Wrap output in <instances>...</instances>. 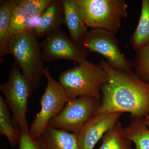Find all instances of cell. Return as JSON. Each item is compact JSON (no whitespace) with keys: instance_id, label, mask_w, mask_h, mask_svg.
Returning a JSON list of instances; mask_svg holds the SVG:
<instances>
[{"instance_id":"cell-19","label":"cell","mask_w":149,"mask_h":149,"mask_svg":"<svg viewBox=\"0 0 149 149\" xmlns=\"http://www.w3.org/2000/svg\"><path fill=\"white\" fill-rule=\"evenodd\" d=\"M10 29L13 35L25 33L33 29V18L16 2L11 18Z\"/></svg>"},{"instance_id":"cell-4","label":"cell","mask_w":149,"mask_h":149,"mask_svg":"<svg viewBox=\"0 0 149 149\" xmlns=\"http://www.w3.org/2000/svg\"><path fill=\"white\" fill-rule=\"evenodd\" d=\"M88 27L102 28L115 34L122 19L127 17L128 8L123 0H74Z\"/></svg>"},{"instance_id":"cell-1","label":"cell","mask_w":149,"mask_h":149,"mask_svg":"<svg viewBox=\"0 0 149 149\" xmlns=\"http://www.w3.org/2000/svg\"><path fill=\"white\" fill-rule=\"evenodd\" d=\"M100 65L106 71L108 81L102 87V103L94 114L130 113L133 118L149 113V83L138 76L114 69L106 61Z\"/></svg>"},{"instance_id":"cell-21","label":"cell","mask_w":149,"mask_h":149,"mask_svg":"<svg viewBox=\"0 0 149 149\" xmlns=\"http://www.w3.org/2000/svg\"><path fill=\"white\" fill-rule=\"evenodd\" d=\"M53 0H15L32 18L40 17Z\"/></svg>"},{"instance_id":"cell-7","label":"cell","mask_w":149,"mask_h":149,"mask_svg":"<svg viewBox=\"0 0 149 149\" xmlns=\"http://www.w3.org/2000/svg\"><path fill=\"white\" fill-rule=\"evenodd\" d=\"M114 34L102 28H92L80 44L88 52L97 53L106 59L108 64L114 69L133 74L134 65L120 52Z\"/></svg>"},{"instance_id":"cell-15","label":"cell","mask_w":149,"mask_h":149,"mask_svg":"<svg viewBox=\"0 0 149 149\" xmlns=\"http://www.w3.org/2000/svg\"><path fill=\"white\" fill-rule=\"evenodd\" d=\"M123 132L125 137L136 145V149H149V129L144 118H132Z\"/></svg>"},{"instance_id":"cell-3","label":"cell","mask_w":149,"mask_h":149,"mask_svg":"<svg viewBox=\"0 0 149 149\" xmlns=\"http://www.w3.org/2000/svg\"><path fill=\"white\" fill-rule=\"evenodd\" d=\"M8 54L12 55L34 91L40 85L44 75L40 44L33 29L22 34L13 35L9 42Z\"/></svg>"},{"instance_id":"cell-13","label":"cell","mask_w":149,"mask_h":149,"mask_svg":"<svg viewBox=\"0 0 149 149\" xmlns=\"http://www.w3.org/2000/svg\"><path fill=\"white\" fill-rule=\"evenodd\" d=\"M64 13V24L69 32L70 37L80 44L88 33V27L81 17L74 0H61Z\"/></svg>"},{"instance_id":"cell-2","label":"cell","mask_w":149,"mask_h":149,"mask_svg":"<svg viewBox=\"0 0 149 149\" xmlns=\"http://www.w3.org/2000/svg\"><path fill=\"white\" fill-rule=\"evenodd\" d=\"M108 81V75L100 65L85 61L78 66L63 72L59 82L70 100L90 97L100 100L102 87Z\"/></svg>"},{"instance_id":"cell-18","label":"cell","mask_w":149,"mask_h":149,"mask_svg":"<svg viewBox=\"0 0 149 149\" xmlns=\"http://www.w3.org/2000/svg\"><path fill=\"white\" fill-rule=\"evenodd\" d=\"M99 149H132L131 141L124 136L122 125L118 120L105 133Z\"/></svg>"},{"instance_id":"cell-20","label":"cell","mask_w":149,"mask_h":149,"mask_svg":"<svg viewBox=\"0 0 149 149\" xmlns=\"http://www.w3.org/2000/svg\"><path fill=\"white\" fill-rule=\"evenodd\" d=\"M135 66L139 78L149 83V43L138 50Z\"/></svg>"},{"instance_id":"cell-23","label":"cell","mask_w":149,"mask_h":149,"mask_svg":"<svg viewBox=\"0 0 149 149\" xmlns=\"http://www.w3.org/2000/svg\"><path fill=\"white\" fill-rule=\"evenodd\" d=\"M145 120H146V123L147 126L149 129V113L148 115L146 116V118H145Z\"/></svg>"},{"instance_id":"cell-11","label":"cell","mask_w":149,"mask_h":149,"mask_svg":"<svg viewBox=\"0 0 149 149\" xmlns=\"http://www.w3.org/2000/svg\"><path fill=\"white\" fill-rule=\"evenodd\" d=\"M64 24L61 1L53 0L39 18L33 30L37 39L46 37Z\"/></svg>"},{"instance_id":"cell-22","label":"cell","mask_w":149,"mask_h":149,"mask_svg":"<svg viewBox=\"0 0 149 149\" xmlns=\"http://www.w3.org/2000/svg\"><path fill=\"white\" fill-rule=\"evenodd\" d=\"M19 131V149H44L39 139L32 136L30 132Z\"/></svg>"},{"instance_id":"cell-12","label":"cell","mask_w":149,"mask_h":149,"mask_svg":"<svg viewBox=\"0 0 149 149\" xmlns=\"http://www.w3.org/2000/svg\"><path fill=\"white\" fill-rule=\"evenodd\" d=\"M39 139L44 149H80L76 133L49 125Z\"/></svg>"},{"instance_id":"cell-9","label":"cell","mask_w":149,"mask_h":149,"mask_svg":"<svg viewBox=\"0 0 149 149\" xmlns=\"http://www.w3.org/2000/svg\"><path fill=\"white\" fill-rule=\"evenodd\" d=\"M44 62L69 60L80 64L86 60L89 52L60 29L46 36L40 44Z\"/></svg>"},{"instance_id":"cell-16","label":"cell","mask_w":149,"mask_h":149,"mask_svg":"<svg viewBox=\"0 0 149 149\" xmlns=\"http://www.w3.org/2000/svg\"><path fill=\"white\" fill-rule=\"evenodd\" d=\"M130 43L136 50L143 47L149 43V0H143L139 23Z\"/></svg>"},{"instance_id":"cell-6","label":"cell","mask_w":149,"mask_h":149,"mask_svg":"<svg viewBox=\"0 0 149 149\" xmlns=\"http://www.w3.org/2000/svg\"><path fill=\"white\" fill-rule=\"evenodd\" d=\"M44 75L47 79V85L41 98V109L29 128L30 134L37 139L40 138L50 120L61 112L69 100L64 88L51 75L47 67L44 69Z\"/></svg>"},{"instance_id":"cell-14","label":"cell","mask_w":149,"mask_h":149,"mask_svg":"<svg viewBox=\"0 0 149 149\" xmlns=\"http://www.w3.org/2000/svg\"><path fill=\"white\" fill-rule=\"evenodd\" d=\"M0 4V59L8 54L9 42L13 35L10 29L11 18L15 4V0L1 1Z\"/></svg>"},{"instance_id":"cell-8","label":"cell","mask_w":149,"mask_h":149,"mask_svg":"<svg viewBox=\"0 0 149 149\" xmlns=\"http://www.w3.org/2000/svg\"><path fill=\"white\" fill-rule=\"evenodd\" d=\"M100 100L90 97L70 100L61 112L52 119L49 125L77 133L100 106Z\"/></svg>"},{"instance_id":"cell-10","label":"cell","mask_w":149,"mask_h":149,"mask_svg":"<svg viewBox=\"0 0 149 149\" xmlns=\"http://www.w3.org/2000/svg\"><path fill=\"white\" fill-rule=\"evenodd\" d=\"M123 113L93 114L76 133L80 149H93L103 136L114 126Z\"/></svg>"},{"instance_id":"cell-5","label":"cell","mask_w":149,"mask_h":149,"mask_svg":"<svg viewBox=\"0 0 149 149\" xmlns=\"http://www.w3.org/2000/svg\"><path fill=\"white\" fill-rule=\"evenodd\" d=\"M0 91L12 112L14 125L20 131L29 132L26 114L28 100L34 90L16 63L12 67L8 80L0 85Z\"/></svg>"},{"instance_id":"cell-17","label":"cell","mask_w":149,"mask_h":149,"mask_svg":"<svg viewBox=\"0 0 149 149\" xmlns=\"http://www.w3.org/2000/svg\"><path fill=\"white\" fill-rule=\"evenodd\" d=\"M20 131L10 118V109L0 95V135L6 137L10 146L15 147L19 140Z\"/></svg>"}]
</instances>
